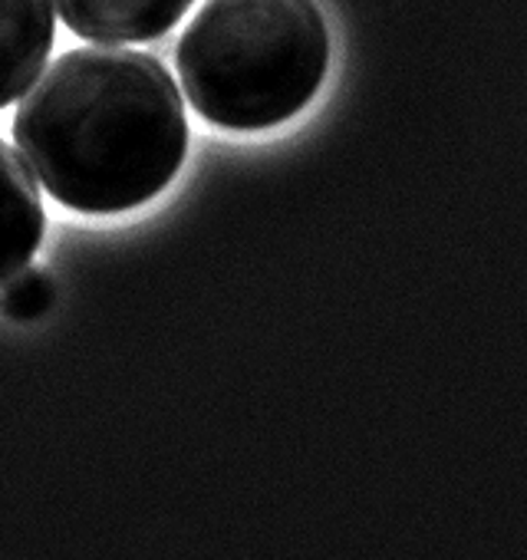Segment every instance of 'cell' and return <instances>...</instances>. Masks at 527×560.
Listing matches in <instances>:
<instances>
[{
	"instance_id": "obj_1",
	"label": "cell",
	"mask_w": 527,
	"mask_h": 560,
	"mask_svg": "<svg viewBox=\"0 0 527 560\" xmlns=\"http://www.w3.org/2000/svg\"><path fill=\"white\" fill-rule=\"evenodd\" d=\"M14 139L60 205L119 214L152 201L178 175L188 119L159 60L80 47L34 80L14 116Z\"/></svg>"
},
{
	"instance_id": "obj_2",
	"label": "cell",
	"mask_w": 527,
	"mask_h": 560,
	"mask_svg": "<svg viewBox=\"0 0 527 560\" xmlns=\"http://www.w3.org/2000/svg\"><path fill=\"white\" fill-rule=\"evenodd\" d=\"M330 31L317 0H204L178 44V77L201 119L274 129L324 86Z\"/></svg>"
},
{
	"instance_id": "obj_3",
	"label": "cell",
	"mask_w": 527,
	"mask_h": 560,
	"mask_svg": "<svg viewBox=\"0 0 527 560\" xmlns=\"http://www.w3.org/2000/svg\"><path fill=\"white\" fill-rule=\"evenodd\" d=\"M63 24L93 44H145L168 34L195 0H54Z\"/></svg>"
},
{
	"instance_id": "obj_4",
	"label": "cell",
	"mask_w": 527,
	"mask_h": 560,
	"mask_svg": "<svg viewBox=\"0 0 527 560\" xmlns=\"http://www.w3.org/2000/svg\"><path fill=\"white\" fill-rule=\"evenodd\" d=\"M54 40V0H0V109L34 86Z\"/></svg>"
},
{
	"instance_id": "obj_5",
	"label": "cell",
	"mask_w": 527,
	"mask_h": 560,
	"mask_svg": "<svg viewBox=\"0 0 527 560\" xmlns=\"http://www.w3.org/2000/svg\"><path fill=\"white\" fill-rule=\"evenodd\" d=\"M44 224V201L24 159L0 139V280L34 260Z\"/></svg>"
},
{
	"instance_id": "obj_6",
	"label": "cell",
	"mask_w": 527,
	"mask_h": 560,
	"mask_svg": "<svg viewBox=\"0 0 527 560\" xmlns=\"http://www.w3.org/2000/svg\"><path fill=\"white\" fill-rule=\"evenodd\" d=\"M57 301L54 280L37 267H21L8 280H0V314L14 324H34L50 314Z\"/></svg>"
}]
</instances>
